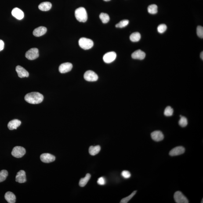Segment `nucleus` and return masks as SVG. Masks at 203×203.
Instances as JSON below:
<instances>
[{
	"mask_svg": "<svg viewBox=\"0 0 203 203\" xmlns=\"http://www.w3.org/2000/svg\"><path fill=\"white\" fill-rule=\"evenodd\" d=\"M43 95L38 92H33L27 94L25 97V100L33 104H39L43 100Z\"/></svg>",
	"mask_w": 203,
	"mask_h": 203,
	"instance_id": "f257e3e1",
	"label": "nucleus"
},
{
	"mask_svg": "<svg viewBox=\"0 0 203 203\" xmlns=\"http://www.w3.org/2000/svg\"><path fill=\"white\" fill-rule=\"evenodd\" d=\"M75 16L77 20L81 22H85L87 20V14L86 9L82 7L76 9L75 11Z\"/></svg>",
	"mask_w": 203,
	"mask_h": 203,
	"instance_id": "f03ea898",
	"label": "nucleus"
},
{
	"mask_svg": "<svg viewBox=\"0 0 203 203\" xmlns=\"http://www.w3.org/2000/svg\"><path fill=\"white\" fill-rule=\"evenodd\" d=\"M79 45L80 47L84 50L91 49L93 46V42L92 40L84 37L80 38L79 41Z\"/></svg>",
	"mask_w": 203,
	"mask_h": 203,
	"instance_id": "7ed1b4c3",
	"label": "nucleus"
},
{
	"mask_svg": "<svg viewBox=\"0 0 203 203\" xmlns=\"http://www.w3.org/2000/svg\"><path fill=\"white\" fill-rule=\"evenodd\" d=\"M25 154V149L21 146H16L14 147L12 152V155L17 158H21Z\"/></svg>",
	"mask_w": 203,
	"mask_h": 203,
	"instance_id": "20e7f679",
	"label": "nucleus"
},
{
	"mask_svg": "<svg viewBox=\"0 0 203 203\" xmlns=\"http://www.w3.org/2000/svg\"><path fill=\"white\" fill-rule=\"evenodd\" d=\"M25 56L29 60H35L39 56L38 50L36 48H32L29 50L26 53Z\"/></svg>",
	"mask_w": 203,
	"mask_h": 203,
	"instance_id": "39448f33",
	"label": "nucleus"
},
{
	"mask_svg": "<svg viewBox=\"0 0 203 203\" xmlns=\"http://www.w3.org/2000/svg\"><path fill=\"white\" fill-rule=\"evenodd\" d=\"M84 78L87 81L94 82L98 79V77L94 72L92 70H88L84 74Z\"/></svg>",
	"mask_w": 203,
	"mask_h": 203,
	"instance_id": "423d86ee",
	"label": "nucleus"
},
{
	"mask_svg": "<svg viewBox=\"0 0 203 203\" xmlns=\"http://www.w3.org/2000/svg\"><path fill=\"white\" fill-rule=\"evenodd\" d=\"M174 198L177 203H188L189 200L187 197L180 191H177L175 193Z\"/></svg>",
	"mask_w": 203,
	"mask_h": 203,
	"instance_id": "0eeeda50",
	"label": "nucleus"
},
{
	"mask_svg": "<svg viewBox=\"0 0 203 203\" xmlns=\"http://www.w3.org/2000/svg\"><path fill=\"white\" fill-rule=\"evenodd\" d=\"M116 53L114 52H110L105 54L103 56V60L105 63H110L114 61L116 58Z\"/></svg>",
	"mask_w": 203,
	"mask_h": 203,
	"instance_id": "6e6552de",
	"label": "nucleus"
},
{
	"mask_svg": "<svg viewBox=\"0 0 203 203\" xmlns=\"http://www.w3.org/2000/svg\"><path fill=\"white\" fill-rule=\"evenodd\" d=\"M40 159L43 162L50 163L53 162L56 160V157L52 154L45 153L41 155Z\"/></svg>",
	"mask_w": 203,
	"mask_h": 203,
	"instance_id": "1a4fd4ad",
	"label": "nucleus"
},
{
	"mask_svg": "<svg viewBox=\"0 0 203 203\" xmlns=\"http://www.w3.org/2000/svg\"><path fill=\"white\" fill-rule=\"evenodd\" d=\"M72 64L70 63H65L60 65L59 67V72L61 74H64L71 71L72 68Z\"/></svg>",
	"mask_w": 203,
	"mask_h": 203,
	"instance_id": "9d476101",
	"label": "nucleus"
},
{
	"mask_svg": "<svg viewBox=\"0 0 203 203\" xmlns=\"http://www.w3.org/2000/svg\"><path fill=\"white\" fill-rule=\"evenodd\" d=\"M185 149L183 146H178L173 149L169 152L171 156H176L183 154L185 152Z\"/></svg>",
	"mask_w": 203,
	"mask_h": 203,
	"instance_id": "9b49d317",
	"label": "nucleus"
},
{
	"mask_svg": "<svg viewBox=\"0 0 203 203\" xmlns=\"http://www.w3.org/2000/svg\"><path fill=\"white\" fill-rule=\"evenodd\" d=\"M151 137L153 140L157 142L161 141L164 138L163 134L160 131H155L152 132Z\"/></svg>",
	"mask_w": 203,
	"mask_h": 203,
	"instance_id": "f8f14e48",
	"label": "nucleus"
},
{
	"mask_svg": "<svg viewBox=\"0 0 203 203\" xmlns=\"http://www.w3.org/2000/svg\"><path fill=\"white\" fill-rule=\"evenodd\" d=\"M16 70L18 77L20 78H23L29 77V74L28 72L22 66H17L16 67Z\"/></svg>",
	"mask_w": 203,
	"mask_h": 203,
	"instance_id": "ddd939ff",
	"label": "nucleus"
},
{
	"mask_svg": "<svg viewBox=\"0 0 203 203\" xmlns=\"http://www.w3.org/2000/svg\"><path fill=\"white\" fill-rule=\"evenodd\" d=\"M16 182L20 183H25L27 181L25 172L24 170L19 171L17 174L16 177Z\"/></svg>",
	"mask_w": 203,
	"mask_h": 203,
	"instance_id": "4468645a",
	"label": "nucleus"
},
{
	"mask_svg": "<svg viewBox=\"0 0 203 203\" xmlns=\"http://www.w3.org/2000/svg\"><path fill=\"white\" fill-rule=\"evenodd\" d=\"M132 58L134 59L143 60L145 58L146 54L140 49L137 50L132 54Z\"/></svg>",
	"mask_w": 203,
	"mask_h": 203,
	"instance_id": "2eb2a0df",
	"label": "nucleus"
},
{
	"mask_svg": "<svg viewBox=\"0 0 203 203\" xmlns=\"http://www.w3.org/2000/svg\"><path fill=\"white\" fill-rule=\"evenodd\" d=\"M12 13V16L18 20H21L24 17V14L23 11L18 8H14Z\"/></svg>",
	"mask_w": 203,
	"mask_h": 203,
	"instance_id": "dca6fc26",
	"label": "nucleus"
},
{
	"mask_svg": "<svg viewBox=\"0 0 203 203\" xmlns=\"http://www.w3.org/2000/svg\"><path fill=\"white\" fill-rule=\"evenodd\" d=\"M47 31V30L46 27H37L34 30L33 34L35 37H40L45 34Z\"/></svg>",
	"mask_w": 203,
	"mask_h": 203,
	"instance_id": "f3484780",
	"label": "nucleus"
},
{
	"mask_svg": "<svg viewBox=\"0 0 203 203\" xmlns=\"http://www.w3.org/2000/svg\"><path fill=\"white\" fill-rule=\"evenodd\" d=\"M21 124V122L19 120L14 119L9 121L8 124V129L11 130L13 129H16Z\"/></svg>",
	"mask_w": 203,
	"mask_h": 203,
	"instance_id": "a211bd4d",
	"label": "nucleus"
},
{
	"mask_svg": "<svg viewBox=\"0 0 203 203\" xmlns=\"http://www.w3.org/2000/svg\"><path fill=\"white\" fill-rule=\"evenodd\" d=\"M5 198L8 203H14L16 202V196L12 192L8 191L5 193Z\"/></svg>",
	"mask_w": 203,
	"mask_h": 203,
	"instance_id": "6ab92c4d",
	"label": "nucleus"
},
{
	"mask_svg": "<svg viewBox=\"0 0 203 203\" xmlns=\"http://www.w3.org/2000/svg\"><path fill=\"white\" fill-rule=\"evenodd\" d=\"M52 4L48 2H45L41 3L38 6V8L42 11H48L51 8Z\"/></svg>",
	"mask_w": 203,
	"mask_h": 203,
	"instance_id": "aec40b11",
	"label": "nucleus"
},
{
	"mask_svg": "<svg viewBox=\"0 0 203 203\" xmlns=\"http://www.w3.org/2000/svg\"><path fill=\"white\" fill-rule=\"evenodd\" d=\"M101 149L100 146L97 145L95 146H91L89 147V152L91 155L95 156L98 154Z\"/></svg>",
	"mask_w": 203,
	"mask_h": 203,
	"instance_id": "412c9836",
	"label": "nucleus"
},
{
	"mask_svg": "<svg viewBox=\"0 0 203 203\" xmlns=\"http://www.w3.org/2000/svg\"><path fill=\"white\" fill-rule=\"evenodd\" d=\"M91 175L90 174L87 173L86 175V176L80 179L79 182V185L80 187H84L86 186L88 181L90 179Z\"/></svg>",
	"mask_w": 203,
	"mask_h": 203,
	"instance_id": "4be33fe9",
	"label": "nucleus"
},
{
	"mask_svg": "<svg viewBox=\"0 0 203 203\" xmlns=\"http://www.w3.org/2000/svg\"><path fill=\"white\" fill-rule=\"evenodd\" d=\"M141 35L139 33L135 32L132 33L130 36V39L131 40L134 42H137L141 39Z\"/></svg>",
	"mask_w": 203,
	"mask_h": 203,
	"instance_id": "5701e85b",
	"label": "nucleus"
},
{
	"mask_svg": "<svg viewBox=\"0 0 203 203\" xmlns=\"http://www.w3.org/2000/svg\"><path fill=\"white\" fill-rule=\"evenodd\" d=\"M147 11L150 14H155L158 12V7L155 4H152L148 7Z\"/></svg>",
	"mask_w": 203,
	"mask_h": 203,
	"instance_id": "b1692460",
	"label": "nucleus"
},
{
	"mask_svg": "<svg viewBox=\"0 0 203 203\" xmlns=\"http://www.w3.org/2000/svg\"><path fill=\"white\" fill-rule=\"evenodd\" d=\"M99 17L103 23H107L110 20L109 15L106 13H101L99 16Z\"/></svg>",
	"mask_w": 203,
	"mask_h": 203,
	"instance_id": "393cba45",
	"label": "nucleus"
},
{
	"mask_svg": "<svg viewBox=\"0 0 203 203\" xmlns=\"http://www.w3.org/2000/svg\"><path fill=\"white\" fill-rule=\"evenodd\" d=\"M173 113V110L170 106H168L165 109L164 111V115L167 117L171 116Z\"/></svg>",
	"mask_w": 203,
	"mask_h": 203,
	"instance_id": "a878e982",
	"label": "nucleus"
},
{
	"mask_svg": "<svg viewBox=\"0 0 203 203\" xmlns=\"http://www.w3.org/2000/svg\"><path fill=\"white\" fill-rule=\"evenodd\" d=\"M129 23V21L128 20H124L121 21L119 23L116 25V27L123 28L127 26Z\"/></svg>",
	"mask_w": 203,
	"mask_h": 203,
	"instance_id": "bb28decb",
	"label": "nucleus"
},
{
	"mask_svg": "<svg viewBox=\"0 0 203 203\" xmlns=\"http://www.w3.org/2000/svg\"><path fill=\"white\" fill-rule=\"evenodd\" d=\"M8 176L7 171L3 170L0 172V183L5 181Z\"/></svg>",
	"mask_w": 203,
	"mask_h": 203,
	"instance_id": "cd10ccee",
	"label": "nucleus"
},
{
	"mask_svg": "<svg viewBox=\"0 0 203 203\" xmlns=\"http://www.w3.org/2000/svg\"><path fill=\"white\" fill-rule=\"evenodd\" d=\"M181 118L179 121V125L182 127H185L187 126L188 124L187 118L184 116L180 117Z\"/></svg>",
	"mask_w": 203,
	"mask_h": 203,
	"instance_id": "c85d7f7f",
	"label": "nucleus"
},
{
	"mask_svg": "<svg viewBox=\"0 0 203 203\" xmlns=\"http://www.w3.org/2000/svg\"><path fill=\"white\" fill-rule=\"evenodd\" d=\"M137 193V191H135L133 192L131 194H130V195H129V196H128L126 197H125V198H124L123 199H122L121 200V202L120 203H127L129 202L130 200L132 198V197H133L135 195V194H136V193Z\"/></svg>",
	"mask_w": 203,
	"mask_h": 203,
	"instance_id": "c756f323",
	"label": "nucleus"
},
{
	"mask_svg": "<svg viewBox=\"0 0 203 203\" xmlns=\"http://www.w3.org/2000/svg\"><path fill=\"white\" fill-rule=\"evenodd\" d=\"M167 27L166 25L164 24L159 25L157 27V30L159 33L162 34L165 32L167 30Z\"/></svg>",
	"mask_w": 203,
	"mask_h": 203,
	"instance_id": "7c9ffc66",
	"label": "nucleus"
},
{
	"mask_svg": "<svg viewBox=\"0 0 203 203\" xmlns=\"http://www.w3.org/2000/svg\"><path fill=\"white\" fill-rule=\"evenodd\" d=\"M197 34L200 38H203V27L201 26H199L197 28Z\"/></svg>",
	"mask_w": 203,
	"mask_h": 203,
	"instance_id": "2f4dec72",
	"label": "nucleus"
},
{
	"mask_svg": "<svg viewBox=\"0 0 203 203\" xmlns=\"http://www.w3.org/2000/svg\"><path fill=\"white\" fill-rule=\"evenodd\" d=\"M121 175L124 178L126 179L129 178L131 176L130 173L129 171L124 170L121 172Z\"/></svg>",
	"mask_w": 203,
	"mask_h": 203,
	"instance_id": "473e14b6",
	"label": "nucleus"
},
{
	"mask_svg": "<svg viewBox=\"0 0 203 203\" xmlns=\"http://www.w3.org/2000/svg\"><path fill=\"white\" fill-rule=\"evenodd\" d=\"M98 184L100 185H104L105 183V180L104 178L100 177L99 178L97 181Z\"/></svg>",
	"mask_w": 203,
	"mask_h": 203,
	"instance_id": "72a5a7b5",
	"label": "nucleus"
},
{
	"mask_svg": "<svg viewBox=\"0 0 203 203\" xmlns=\"http://www.w3.org/2000/svg\"><path fill=\"white\" fill-rule=\"evenodd\" d=\"M4 48V43L3 41L0 40V51L3 50Z\"/></svg>",
	"mask_w": 203,
	"mask_h": 203,
	"instance_id": "f704fd0d",
	"label": "nucleus"
},
{
	"mask_svg": "<svg viewBox=\"0 0 203 203\" xmlns=\"http://www.w3.org/2000/svg\"><path fill=\"white\" fill-rule=\"evenodd\" d=\"M201 56V58L202 60H203V52H201V56Z\"/></svg>",
	"mask_w": 203,
	"mask_h": 203,
	"instance_id": "c9c22d12",
	"label": "nucleus"
},
{
	"mask_svg": "<svg viewBox=\"0 0 203 203\" xmlns=\"http://www.w3.org/2000/svg\"><path fill=\"white\" fill-rule=\"evenodd\" d=\"M103 1H110V0H103Z\"/></svg>",
	"mask_w": 203,
	"mask_h": 203,
	"instance_id": "e433bc0d",
	"label": "nucleus"
}]
</instances>
